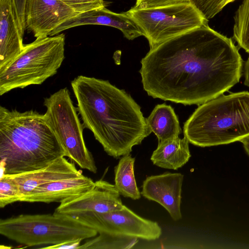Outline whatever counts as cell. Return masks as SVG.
I'll return each instance as SVG.
<instances>
[{
  "mask_svg": "<svg viewBox=\"0 0 249 249\" xmlns=\"http://www.w3.org/2000/svg\"><path fill=\"white\" fill-rule=\"evenodd\" d=\"M140 73L149 96L202 105L239 82L243 61L231 38L203 25L150 49Z\"/></svg>",
  "mask_w": 249,
  "mask_h": 249,
  "instance_id": "cell-1",
  "label": "cell"
},
{
  "mask_svg": "<svg viewBox=\"0 0 249 249\" xmlns=\"http://www.w3.org/2000/svg\"><path fill=\"white\" fill-rule=\"evenodd\" d=\"M85 128L110 156L130 154L152 132L140 106L108 80L79 75L71 81Z\"/></svg>",
  "mask_w": 249,
  "mask_h": 249,
  "instance_id": "cell-2",
  "label": "cell"
},
{
  "mask_svg": "<svg viewBox=\"0 0 249 249\" xmlns=\"http://www.w3.org/2000/svg\"><path fill=\"white\" fill-rule=\"evenodd\" d=\"M62 157L66 152L44 114L0 106V177L36 170Z\"/></svg>",
  "mask_w": 249,
  "mask_h": 249,
  "instance_id": "cell-3",
  "label": "cell"
},
{
  "mask_svg": "<svg viewBox=\"0 0 249 249\" xmlns=\"http://www.w3.org/2000/svg\"><path fill=\"white\" fill-rule=\"evenodd\" d=\"M183 133L202 147L240 141L249 135V92L223 94L200 105L184 123Z\"/></svg>",
  "mask_w": 249,
  "mask_h": 249,
  "instance_id": "cell-4",
  "label": "cell"
},
{
  "mask_svg": "<svg viewBox=\"0 0 249 249\" xmlns=\"http://www.w3.org/2000/svg\"><path fill=\"white\" fill-rule=\"evenodd\" d=\"M63 34L24 44L20 53L0 71V95L16 89L41 85L55 75L65 59Z\"/></svg>",
  "mask_w": 249,
  "mask_h": 249,
  "instance_id": "cell-5",
  "label": "cell"
},
{
  "mask_svg": "<svg viewBox=\"0 0 249 249\" xmlns=\"http://www.w3.org/2000/svg\"><path fill=\"white\" fill-rule=\"evenodd\" d=\"M0 234L26 247L92 238L98 233L68 214H21L0 220Z\"/></svg>",
  "mask_w": 249,
  "mask_h": 249,
  "instance_id": "cell-6",
  "label": "cell"
},
{
  "mask_svg": "<svg viewBox=\"0 0 249 249\" xmlns=\"http://www.w3.org/2000/svg\"><path fill=\"white\" fill-rule=\"evenodd\" d=\"M125 13L147 38L150 49L208 23L190 1L146 8L133 7Z\"/></svg>",
  "mask_w": 249,
  "mask_h": 249,
  "instance_id": "cell-7",
  "label": "cell"
},
{
  "mask_svg": "<svg viewBox=\"0 0 249 249\" xmlns=\"http://www.w3.org/2000/svg\"><path fill=\"white\" fill-rule=\"evenodd\" d=\"M46 123L65 149L67 157L80 167L96 173L97 168L83 137V124L67 88L60 89L44 99Z\"/></svg>",
  "mask_w": 249,
  "mask_h": 249,
  "instance_id": "cell-8",
  "label": "cell"
},
{
  "mask_svg": "<svg viewBox=\"0 0 249 249\" xmlns=\"http://www.w3.org/2000/svg\"><path fill=\"white\" fill-rule=\"evenodd\" d=\"M75 220L96 230L148 241L158 239L162 230L157 222L144 218L125 205L121 210L100 213L87 212L68 214Z\"/></svg>",
  "mask_w": 249,
  "mask_h": 249,
  "instance_id": "cell-9",
  "label": "cell"
},
{
  "mask_svg": "<svg viewBox=\"0 0 249 249\" xmlns=\"http://www.w3.org/2000/svg\"><path fill=\"white\" fill-rule=\"evenodd\" d=\"M120 194L115 185L100 179L81 195L68 198L60 202L54 212L71 214L87 212L104 213L123 208Z\"/></svg>",
  "mask_w": 249,
  "mask_h": 249,
  "instance_id": "cell-10",
  "label": "cell"
},
{
  "mask_svg": "<svg viewBox=\"0 0 249 249\" xmlns=\"http://www.w3.org/2000/svg\"><path fill=\"white\" fill-rule=\"evenodd\" d=\"M78 14L60 0H26L25 28L36 38L46 37L62 23Z\"/></svg>",
  "mask_w": 249,
  "mask_h": 249,
  "instance_id": "cell-11",
  "label": "cell"
},
{
  "mask_svg": "<svg viewBox=\"0 0 249 249\" xmlns=\"http://www.w3.org/2000/svg\"><path fill=\"white\" fill-rule=\"evenodd\" d=\"M180 173H165L147 177L143 181L141 194L148 200L158 202L177 221L182 218L180 210L182 185Z\"/></svg>",
  "mask_w": 249,
  "mask_h": 249,
  "instance_id": "cell-12",
  "label": "cell"
},
{
  "mask_svg": "<svg viewBox=\"0 0 249 249\" xmlns=\"http://www.w3.org/2000/svg\"><path fill=\"white\" fill-rule=\"evenodd\" d=\"M84 25H101L117 28L128 40L143 36L139 27L125 12L116 13L104 7L79 13L69 18L52 32L50 36Z\"/></svg>",
  "mask_w": 249,
  "mask_h": 249,
  "instance_id": "cell-13",
  "label": "cell"
},
{
  "mask_svg": "<svg viewBox=\"0 0 249 249\" xmlns=\"http://www.w3.org/2000/svg\"><path fill=\"white\" fill-rule=\"evenodd\" d=\"M65 157H61L45 167L36 170L6 175L18 185L21 198L38 186L83 175L82 172L76 169L75 164Z\"/></svg>",
  "mask_w": 249,
  "mask_h": 249,
  "instance_id": "cell-14",
  "label": "cell"
},
{
  "mask_svg": "<svg viewBox=\"0 0 249 249\" xmlns=\"http://www.w3.org/2000/svg\"><path fill=\"white\" fill-rule=\"evenodd\" d=\"M94 184L90 178L84 175L54 181L36 187L22 197L19 201L60 203L68 198L86 192Z\"/></svg>",
  "mask_w": 249,
  "mask_h": 249,
  "instance_id": "cell-15",
  "label": "cell"
},
{
  "mask_svg": "<svg viewBox=\"0 0 249 249\" xmlns=\"http://www.w3.org/2000/svg\"><path fill=\"white\" fill-rule=\"evenodd\" d=\"M23 37L12 0H0V71L22 52Z\"/></svg>",
  "mask_w": 249,
  "mask_h": 249,
  "instance_id": "cell-16",
  "label": "cell"
},
{
  "mask_svg": "<svg viewBox=\"0 0 249 249\" xmlns=\"http://www.w3.org/2000/svg\"><path fill=\"white\" fill-rule=\"evenodd\" d=\"M189 141L184 136L159 142L151 160L154 164L163 168L177 170L189 160L191 154Z\"/></svg>",
  "mask_w": 249,
  "mask_h": 249,
  "instance_id": "cell-17",
  "label": "cell"
},
{
  "mask_svg": "<svg viewBox=\"0 0 249 249\" xmlns=\"http://www.w3.org/2000/svg\"><path fill=\"white\" fill-rule=\"evenodd\" d=\"M151 131L159 142L178 137L181 132L178 118L173 108L165 104L155 106L146 118Z\"/></svg>",
  "mask_w": 249,
  "mask_h": 249,
  "instance_id": "cell-18",
  "label": "cell"
},
{
  "mask_svg": "<svg viewBox=\"0 0 249 249\" xmlns=\"http://www.w3.org/2000/svg\"><path fill=\"white\" fill-rule=\"evenodd\" d=\"M135 158L130 154L123 156L114 168L115 186L120 194L133 200L141 198L134 175Z\"/></svg>",
  "mask_w": 249,
  "mask_h": 249,
  "instance_id": "cell-19",
  "label": "cell"
},
{
  "mask_svg": "<svg viewBox=\"0 0 249 249\" xmlns=\"http://www.w3.org/2000/svg\"><path fill=\"white\" fill-rule=\"evenodd\" d=\"M97 236L86 242L78 249H128L137 242V238L107 233H99Z\"/></svg>",
  "mask_w": 249,
  "mask_h": 249,
  "instance_id": "cell-20",
  "label": "cell"
},
{
  "mask_svg": "<svg viewBox=\"0 0 249 249\" xmlns=\"http://www.w3.org/2000/svg\"><path fill=\"white\" fill-rule=\"evenodd\" d=\"M233 38L238 46L249 53V0H243L234 17Z\"/></svg>",
  "mask_w": 249,
  "mask_h": 249,
  "instance_id": "cell-21",
  "label": "cell"
},
{
  "mask_svg": "<svg viewBox=\"0 0 249 249\" xmlns=\"http://www.w3.org/2000/svg\"><path fill=\"white\" fill-rule=\"evenodd\" d=\"M21 195L17 184L6 174L0 178V207L19 201Z\"/></svg>",
  "mask_w": 249,
  "mask_h": 249,
  "instance_id": "cell-22",
  "label": "cell"
},
{
  "mask_svg": "<svg viewBox=\"0 0 249 249\" xmlns=\"http://www.w3.org/2000/svg\"><path fill=\"white\" fill-rule=\"evenodd\" d=\"M207 20L218 14L232 0H189Z\"/></svg>",
  "mask_w": 249,
  "mask_h": 249,
  "instance_id": "cell-23",
  "label": "cell"
},
{
  "mask_svg": "<svg viewBox=\"0 0 249 249\" xmlns=\"http://www.w3.org/2000/svg\"><path fill=\"white\" fill-rule=\"evenodd\" d=\"M75 12L81 13L105 7L104 0H60Z\"/></svg>",
  "mask_w": 249,
  "mask_h": 249,
  "instance_id": "cell-24",
  "label": "cell"
},
{
  "mask_svg": "<svg viewBox=\"0 0 249 249\" xmlns=\"http://www.w3.org/2000/svg\"><path fill=\"white\" fill-rule=\"evenodd\" d=\"M26 0H12L15 14L21 35L23 36L26 29L24 20V7Z\"/></svg>",
  "mask_w": 249,
  "mask_h": 249,
  "instance_id": "cell-25",
  "label": "cell"
},
{
  "mask_svg": "<svg viewBox=\"0 0 249 249\" xmlns=\"http://www.w3.org/2000/svg\"><path fill=\"white\" fill-rule=\"evenodd\" d=\"M187 1L189 0H136L134 7L146 8Z\"/></svg>",
  "mask_w": 249,
  "mask_h": 249,
  "instance_id": "cell-26",
  "label": "cell"
},
{
  "mask_svg": "<svg viewBox=\"0 0 249 249\" xmlns=\"http://www.w3.org/2000/svg\"><path fill=\"white\" fill-rule=\"evenodd\" d=\"M82 240L77 239L75 240L63 242L60 244L49 245L45 247H42L43 249H78L80 246Z\"/></svg>",
  "mask_w": 249,
  "mask_h": 249,
  "instance_id": "cell-27",
  "label": "cell"
},
{
  "mask_svg": "<svg viewBox=\"0 0 249 249\" xmlns=\"http://www.w3.org/2000/svg\"><path fill=\"white\" fill-rule=\"evenodd\" d=\"M244 84L249 87V56L244 66Z\"/></svg>",
  "mask_w": 249,
  "mask_h": 249,
  "instance_id": "cell-28",
  "label": "cell"
},
{
  "mask_svg": "<svg viewBox=\"0 0 249 249\" xmlns=\"http://www.w3.org/2000/svg\"><path fill=\"white\" fill-rule=\"evenodd\" d=\"M239 142L242 143L246 153L249 156V135L244 137Z\"/></svg>",
  "mask_w": 249,
  "mask_h": 249,
  "instance_id": "cell-29",
  "label": "cell"
},
{
  "mask_svg": "<svg viewBox=\"0 0 249 249\" xmlns=\"http://www.w3.org/2000/svg\"><path fill=\"white\" fill-rule=\"evenodd\" d=\"M234 0H232V2L234 1Z\"/></svg>",
  "mask_w": 249,
  "mask_h": 249,
  "instance_id": "cell-30",
  "label": "cell"
}]
</instances>
